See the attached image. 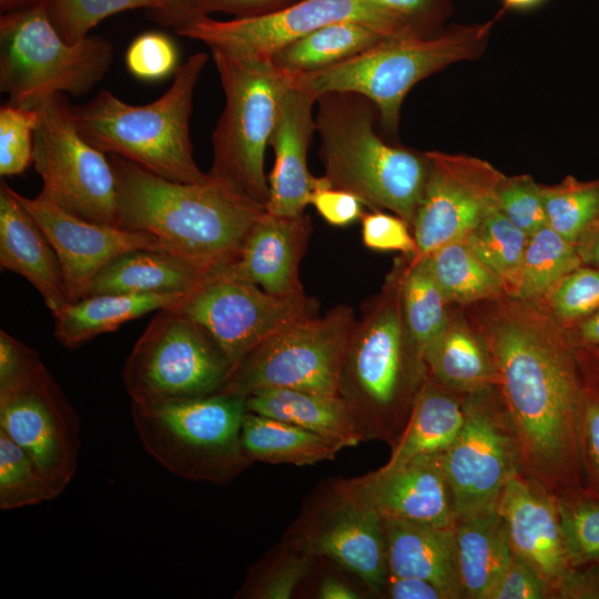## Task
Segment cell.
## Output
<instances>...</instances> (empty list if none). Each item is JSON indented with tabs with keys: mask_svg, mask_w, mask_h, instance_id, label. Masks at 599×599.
Here are the masks:
<instances>
[{
	"mask_svg": "<svg viewBox=\"0 0 599 599\" xmlns=\"http://www.w3.org/2000/svg\"><path fill=\"white\" fill-rule=\"evenodd\" d=\"M32 164L41 193L69 213L119 227L115 174L105 153L79 132L63 93L38 100Z\"/></svg>",
	"mask_w": 599,
	"mask_h": 599,
	"instance_id": "obj_12",
	"label": "cell"
},
{
	"mask_svg": "<svg viewBox=\"0 0 599 599\" xmlns=\"http://www.w3.org/2000/svg\"><path fill=\"white\" fill-rule=\"evenodd\" d=\"M427 376L423 357L410 345L400 309L394 271L382 292L369 301L352 331L337 396L347 406L364 441L393 447Z\"/></svg>",
	"mask_w": 599,
	"mask_h": 599,
	"instance_id": "obj_3",
	"label": "cell"
},
{
	"mask_svg": "<svg viewBox=\"0 0 599 599\" xmlns=\"http://www.w3.org/2000/svg\"><path fill=\"white\" fill-rule=\"evenodd\" d=\"M580 265L582 261L575 244L546 225L529 236L514 295L537 302Z\"/></svg>",
	"mask_w": 599,
	"mask_h": 599,
	"instance_id": "obj_37",
	"label": "cell"
},
{
	"mask_svg": "<svg viewBox=\"0 0 599 599\" xmlns=\"http://www.w3.org/2000/svg\"><path fill=\"white\" fill-rule=\"evenodd\" d=\"M577 437L585 486L599 491V388L588 384L579 404Z\"/></svg>",
	"mask_w": 599,
	"mask_h": 599,
	"instance_id": "obj_48",
	"label": "cell"
},
{
	"mask_svg": "<svg viewBox=\"0 0 599 599\" xmlns=\"http://www.w3.org/2000/svg\"><path fill=\"white\" fill-rule=\"evenodd\" d=\"M550 599H599V562L571 567L554 588Z\"/></svg>",
	"mask_w": 599,
	"mask_h": 599,
	"instance_id": "obj_53",
	"label": "cell"
},
{
	"mask_svg": "<svg viewBox=\"0 0 599 599\" xmlns=\"http://www.w3.org/2000/svg\"><path fill=\"white\" fill-rule=\"evenodd\" d=\"M180 19L176 32L185 26L206 16L201 14L193 4V0H172Z\"/></svg>",
	"mask_w": 599,
	"mask_h": 599,
	"instance_id": "obj_60",
	"label": "cell"
},
{
	"mask_svg": "<svg viewBox=\"0 0 599 599\" xmlns=\"http://www.w3.org/2000/svg\"><path fill=\"white\" fill-rule=\"evenodd\" d=\"M349 580L336 573L324 575L314 591L317 599H359L364 598Z\"/></svg>",
	"mask_w": 599,
	"mask_h": 599,
	"instance_id": "obj_57",
	"label": "cell"
},
{
	"mask_svg": "<svg viewBox=\"0 0 599 599\" xmlns=\"http://www.w3.org/2000/svg\"><path fill=\"white\" fill-rule=\"evenodd\" d=\"M300 0H193L196 10L207 16L223 12L235 18H250L274 12Z\"/></svg>",
	"mask_w": 599,
	"mask_h": 599,
	"instance_id": "obj_54",
	"label": "cell"
},
{
	"mask_svg": "<svg viewBox=\"0 0 599 599\" xmlns=\"http://www.w3.org/2000/svg\"><path fill=\"white\" fill-rule=\"evenodd\" d=\"M119 227L156 236L173 253L221 270L237 254L265 207L211 177L200 183L159 176L111 154Z\"/></svg>",
	"mask_w": 599,
	"mask_h": 599,
	"instance_id": "obj_2",
	"label": "cell"
},
{
	"mask_svg": "<svg viewBox=\"0 0 599 599\" xmlns=\"http://www.w3.org/2000/svg\"><path fill=\"white\" fill-rule=\"evenodd\" d=\"M219 272L162 250L128 251L104 265L83 297L98 294H190Z\"/></svg>",
	"mask_w": 599,
	"mask_h": 599,
	"instance_id": "obj_25",
	"label": "cell"
},
{
	"mask_svg": "<svg viewBox=\"0 0 599 599\" xmlns=\"http://www.w3.org/2000/svg\"><path fill=\"white\" fill-rule=\"evenodd\" d=\"M315 116L324 176L372 211L387 210L412 227L429 170L426 153L390 145L375 130L377 110L344 91L317 97Z\"/></svg>",
	"mask_w": 599,
	"mask_h": 599,
	"instance_id": "obj_4",
	"label": "cell"
},
{
	"mask_svg": "<svg viewBox=\"0 0 599 599\" xmlns=\"http://www.w3.org/2000/svg\"><path fill=\"white\" fill-rule=\"evenodd\" d=\"M464 307L491 356L520 471L556 496L583 486L577 420L586 382L565 328L508 293Z\"/></svg>",
	"mask_w": 599,
	"mask_h": 599,
	"instance_id": "obj_1",
	"label": "cell"
},
{
	"mask_svg": "<svg viewBox=\"0 0 599 599\" xmlns=\"http://www.w3.org/2000/svg\"><path fill=\"white\" fill-rule=\"evenodd\" d=\"M17 199L37 221L61 263L70 302L78 301L95 274L116 256L132 250L169 251L153 234L109 226L78 217L41 192Z\"/></svg>",
	"mask_w": 599,
	"mask_h": 599,
	"instance_id": "obj_19",
	"label": "cell"
},
{
	"mask_svg": "<svg viewBox=\"0 0 599 599\" xmlns=\"http://www.w3.org/2000/svg\"><path fill=\"white\" fill-rule=\"evenodd\" d=\"M58 496L29 454L0 430V508L33 506Z\"/></svg>",
	"mask_w": 599,
	"mask_h": 599,
	"instance_id": "obj_42",
	"label": "cell"
},
{
	"mask_svg": "<svg viewBox=\"0 0 599 599\" xmlns=\"http://www.w3.org/2000/svg\"><path fill=\"white\" fill-rule=\"evenodd\" d=\"M309 204L328 224L338 227L362 220L366 213L361 199L351 192L333 187L324 175L317 176Z\"/></svg>",
	"mask_w": 599,
	"mask_h": 599,
	"instance_id": "obj_50",
	"label": "cell"
},
{
	"mask_svg": "<svg viewBox=\"0 0 599 599\" xmlns=\"http://www.w3.org/2000/svg\"><path fill=\"white\" fill-rule=\"evenodd\" d=\"M464 395L426 376L414 399L406 426L383 466L444 453L457 437L465 418Z\"/></svg>",
	"mask_w": 599,
	"mask_h": 599,
	"instance_id": "obj_28",
	"label": "cell"
},
{
	"mask_svg": "<svg viewBox=\"0 0 599 599\" xmlns=\"http://www.w3.org/2000/svg\"><path fill=\"white\" fill-rule=\"evenodd\" d=\"M246 397L216 393L152 406L131 404L144 449L173 475L225 485L251 464L241 430Z\"/></svg>",
	"mask_w": 599,
	"mask_h": 599,
	"instance_id": "obj_8",
	"label": "cell"
},
{
	"mask_svg": "<svg viewBox=\"0 0 599 599\" xmlns=\"http://www.w3.org/2000/svg\"><path fill=\"white\" fill-rule=\"evenodd\" d=\"M362 240L373 251H398L407 255L417 253L409 224L398 215L372 211L362 217Z\"/></svg>",
	"mask_w": 599,
	"mask_h": 599,
	"instance_id": "obj_49",
	"label": "cell"
},
{
	"mask_svg": "<svg viewBox=\"0 0 599 599\" xmlns=\"http://www.w3.org/2000/svg\"><path fill=\"white\" fill-rule=\"evenodd\" d=\"M575 349L586 384L599 388V349Z\"/></svg>",
	"mask_w": 599,
	"mask_h": 599,
	"instance_id": "obj_59",
	"label": "cell"
},
{
	"mask_svg": "<svg viewBox=\"0 0 599 599\" xmlns=\"http://www.w3.org/2000/svg\"><path fill=\"white\" fill-rule=\"evenodd\" d=\"M494 23L457 26L429 37H386L346 61L291 79L316 98L333 91L365 97L375 105L383 126L395 133L402 104L412 88L453 63L478 58Z\"/></svg>",
	"mask_w": 599,
	"mask_h": 599,
	"instance_id": "obj_6",
	"label": "cell"
},
{
	"mask_svg": "<svg viewBox=\"0 0 599 599\" xmlns=\"http://www.w3.org/2000/svg\"><path fill=\"white\" fill-rule=\"evenodd\" d=\"M232 372L212 337L170 306L158 311L135 342L122 379L131 404L152 406L220 393Z\"/></svg>",
	"mask_w": 599,
	"mask_h": 599,
	"instance_id": "obj_10",
	"label": "cell"
},
{
	"mask_svg": "<svg viewBox=\"0 0 599 599\" xmlns=\"http://www.w3.org/2000/svg\"><path fill=\"white\" fill-rule=\"evenodd\" d=\"M387 18L403 35L429 37V30L441 21L449 0H366Z\"/></svg>",
	"mask_w": 599,
	"mask_h": 599,
	"instance_id": "obj_47",
	"label": "cell"
},
{
	"mask_svg": "<svg viewBox=\"0 0 599 599\" xmlns=\"http://www.w3.org/2000/svg\"><path fill=\"white\" fill-rule=\"evenodd\" d=\"M382 598L389 599H449L435 583L417 578L388 573Z\"/></svg>",
	"mask_w": 599,
	"mask_h": 599,
	"instance_id": "obj_55",
	"label": "cell"
},
{
	"mask_svg": "<svg viewBox=\"0 0 599 599\" xmlns=\"http://www.w3.org/2000/svg\"><path fill=\"white\" fill-rule=\"evenodd\" d=\"M424 363L428 377L460 395L496 383L491 356L465 316L450 314L443 333L424 352Z\"/></svg>",
	"mask_w": 599,
	"mask_h": 599,
	"instance_id": "obj_31",
	"label": "cell"
},
{
	"mask_svg": "<svg viewBox=\"0 0 599 599\" xmlns=\"http://www.w3.org/2000/svg\"><path fill=\"white\" fill-rule=\"evenodd\" d=\"M173 307L212 337L233 369L282 328L317 314L316 301L306 294L276 296L220 272Z\"/></svg>",
	"mask_w": 599,
	"mask_h": 599,
	"instance_id": "obj_15",
	"label": "cell"
},
{
	"mask_svg": "<svg viewBox=\"0 0 599 599\" xmlns=\"http://www.w3.org/2000/svg\"><path fill=\"white\" fill-rule=\"evenodd\" d=\"M316 561L284 537L248 569L235 598L290 599L311 576Z\"/></svg>",
	"mask_w": 599,
	"mask_h": 599,
	"instance_id": "obj_36",
	"label": "cell"
},
{
	"mask_svg": "<svg viewBox=\"0 0 599 599\" xmlns=\"http://www.w3.org/2000/svg\"><path fill=\"white\" fill-rule=\"evenodd\" d=\"M448 305H471L507 293L504 281L465 240L446 243L425 255Z\"/></svg>",
	"mask_w": 599,
	"mask_h": 599,
	"instance_id": "obj_35",
	"label": "cell"
},
{
	"mask_svg": "<svg viewBox=\"0 0 599 599\" xmlns=\"http://www.w3.org/2000/svg\"><path fill=\"white\" fill-rule=\"evenodd\" d=\"M312 223L304 212L283 216L264 211L247 232L235 257L219 272L291 297L304 295L300 263L307 250Z\"/></svg>",
	"mask_w": 599,
	"mask_h": 599,
	"instance_id": "obj_22",
	"label": "cell"
},
{
	"mask_svg": "<svg viewBox=\"0 0 599 599\" xmlns=\"http://www.w3.org/2000/svg\"><path fill=\"white\" fill-rule=\"evenodd\" d=\"M0 430L38 465L60 495L72 480L79 458V417L48 368L0 390Z\"/></svg>",
	"mask_w": 599,
	"mask_h": 599,
	"instance_id": "obj_16",
	"label": "cell"
},
{
	"mask_svg": "<svg viewBox=\"0 0 599 599\" xmlns=\"http://www.w3.org/2000/svg\"><path fill=\"white\" fill-rule=\"evenodd\" d=\"M408 256L406 265L403 268L397 265L395 270L402 317L410 345L424 359V352L449 321V305L430 274L425 256Z\"/></svg>",
	"mask_w": 599,
	"mask_h": 599,
	"instance_id": "obj_34",
	"label": "cell"
},
{
	"mask_svg": "<svg viewBox=\"0 0 599 599\" xmlns=\"http://www.w3.org/2000/svg\"><path fill=\"white\" fill-rule=\"evenodd\" d=\"M225 95L212 135L211 177L265 207L268 181L265 151L291 77L271 60L211 49Z\"/></svg>",
	"mask_w": 599,
	"mask_h": 599,
	"instance_id": "obj_7",
	"label": "cell"
},
{
	"mask_svg": "<svg viewBox=\"0 0 599 599\" xmlns=\"http://www.w3.org/2000/svg\"><path fill=\"white\" fill-rule=\"evenodd\" d=\"M547 225L576 244L599 222V179L579 181L566 176L555 185H542Z\"/></svg>",
	"mask_w": 599,
	"mask_h": 599,
	"instance_id": "obj_39",
	"label": "cell"
},
{
	"mask_svg": "<svg viewBox=\"0 0 599 599\" xmlns=\"http://www.w3.org/2000/svg\"><path fill=\"white\" fill-rule=\"evenodd\" d=\"M454 540L463 597L487 599L512 555L498 506L457 518Z\"/></svg>",
	"mask_w": 599,
	"mask_h": 599,
	"instance_id": "obj_27",
	"label": "cell"
},
{
	"mask_svg": "<svg viewBox=\"0 0 599 599\" xmlns=\"http://www.w3.org/2000/svg\"><path fill=\"white\" fill-rule=\"evenodd\" d=\"M386 37L376 28L359 21H336L287 44L271 61L288 75L311 73L346 61Z\"/></svg>",
	"mask_w": 599,
	"mask_h": 599,
	"instance_id": "obj_33",
	"label": "cell"
},
{
	"mask_svg": "<svg viewBox=\"0 0 599 599\" xmlns=\"http://www.w3.org/2000/svg\"><path fill=\"white\" fill-rule=\"evenodd\" d=\"M544 0H502L504 10H526L540 4Z\"/></svg>",
	"mask_w": 599,
	"mask_h": 599,
	"instance_id": "obj_62",
	"label": "cell"
},
{
	"mask_svg": "<svg viewBox=\"0 0 599 599\" xmlns=\"http://www.w3.org/2000/svg\"><path fill=\"white\" fill-rule=\"evenodd\" d=\"M575 348L599 349V311L565 328Z\"/></svg>",
	"mask_w": 599,
	"mask_h": 599,
	"instance_id": "obj_56",
	"label": "cell"
},
{
	"mask_svg": "<svg viewBox=\"0 0 599 599\" xmlns=\"http://www.w3.org/2000/svg\"><path fill=\"white\" fill-rule=\"evenodd\" d=\"M136 8L153 10L160 20L175 30L180 24L172 0H54L50 14L62 38L74 43L106 17Z\"/></svg>",
	"mask_w": 599,
	"mask_h": 599,
	"instance_id": "obj_40",
	"label": "cell"
},
{
	"mask_svg": "<svg viewBox=\"0 0 599 599\" xmlns=\"http://www.w3.org/2000/svg\"><path fill=\"white\" fill-rule=\"evenodd\" d=\"M54 0H0L1 13L26 10L41 4L51 8Z\"/></svg>",
	"mask_w": 599,
	"mask_h": 599,
	"instance_id": "obj_61",
	"label": "cell"
},
{
	"mask_svg": "<svg viewBox=\"0 0 599 599\" xmlns=\"http://www.w3.org/2000/svg\"><path fill=\"white\" fill-rule=\"evenodd\" d=\"M316 100L313 93L296 87L291 79L270 141L275 162L267 177L270 196L265 211L268 213L298 215L311 203L317 176L308 169L307 153L316 131L313 115Z\"/></svg>",
	"mask_w": 599,
	"mask_h": 599,
	"instance_id": "obj_23",
	"label": "cell"
},
{
	"mask_svg": "<svg viewBox=\"0 0 599 599\" xmlns=\"http://www.w3.org/2000/svg\"><path fill=\"white\" fill-rule=\"evenodd\" d=\"M0 267L33 285L51 314L70 303L53 246L4 182L0 185Z\"/></svg>",
	"mask_w": 599,
	"mask_h": 599,
	"instance_id": "obj_24",
	"label": "cell"
},
{
	"mask_svg": "<svg viewBox=\"0 0 599 599\" xmlns=\"http://www.w3.org/2000/svg\"><path fill=\"white\" fill-rule=\"evenodd\" d=\"M191 55L174 73L171 87L144 105L125 103L101 90L85 104L71 106L82 136L104 153L119 155L167 180L200 183L209 175L197 166L190 136L193 95L207 61Z\"/></svg>",
	"mask_w": 599,
	"mask_h": 599,
	"instance_id": "obj_5",
	"label": "cell"
},
{
	"mask_svg": "<svg viewBox=\"0 0 599 599\" xmlns=\"http://www.w3.org/2000/svg\"><path fill=\"white\" fill-rule=\"evenodd\" d=\"M498 209L529 236L547 225L540 184L529 175L505 177L498 192Z\"/></svg>",
	"mask_w": 599,
	"mask_h": 599,
	"instance_id": "obj_45",
	"label": "cell"
},
{
	"mask_svg": "<svg viewBox=\"0 0 599 599\" xmlns=\"http://www.w3.org/2000/svg\"><path fill=\"white\" fill-rule=\"evenodd\" d=\"M426 155L428 177L412 225L418 256L465 238L498 207V192L506 177L475 156L439 151Z\"/></svg>",
	"mask_w": 599,
	"mask_h": 599,
	"instance_id": "obj_17",
	"label": "cell"
},
{
	"mask_svg": "<svg viewBox=\"0 0 599 599\" xmlns=\"http://www.w3.org/2000/svg\"><path fill=\"white\" fill-rule=\"evenodd\" d=\"M557 502L570 566L599 562V491L583 485L559 494Z\"/></svg>",
	"mask_w": 599,
	"mask_h": 599,
	"instance_id": "obj_41",
	"label": "cell"
},
{
	"mask_svg": "<svg viewBox=\"0 0 599 599\" xmlns=\"http://www.w3.org/2000/svg\"><path fill=\"white\" fill-rule=\"evenodd\" d=\"M251 413L276 418L352 447L364 441L347 406L337 395L292 388H267L246 396Z\"/></svg>",
	"mask_w": 599,
	"mask_h": 599,
	"instance_id": "obj_29",
	"label": "cell"
},
{
	"mask_svg": "<svg viewBox=\"0 0 599 599\" xmlns=\"http://www.w3.org/2000/svg\"><path fill=\"white\" fill-rule=\"evenodd\" d=\"M355 323L347 305L293 322L246 355L220 393L246 397L267 388H292L337 395Z\"/></svg>",
	"mask_w": 599,
	"mask_h": 599,
	"instance_id": "obj_11",
	"label": "cell"
},
{
	"mask_svg": "<svg viewBox=\"0 0 599 599\" xmlns=\"http://www.w3.org/2000/svg\"><path fill=\"white\" fill-rule=\"evenodd\" d=\"M463 240L504 281L507 293L514 295L529 235L496 207Z\"/></svg>",
	"mask_w": 599,
	"mask_h": 599,
	"instance_id": "obj_38",
	"label": "cell"
},
{
	"mask_svg": "<svg viewBox=\"0 0 599 599\" xmlns=\"http://www.w3.org/2000/svg\"><path fill=\"white\" fill-rule=\"evenodd\" d=\"M42 367L44 364L35 349L0 331V390L24 383Z\"/></svg>",
	"mask_w": 599,
	"mask_h": 599,
	"instance_id": "obj_51",
	"label": "cell"
},
{
	"mask_svg": "<svg viewBox=\"0 0 599 599\" xmlns=\"http://www.w3.org/2000/svg\"><path fill=\"white\" fill-rule=\"evenodd\" d=\"M128 71L143 81H160L179 68L175 43L165 33L148 31L138 35L125 53Z\"/></svg>",
	"mask_w": 599,
	"mask_h": 599,
	"instance_id": "obj_46",
	"label": "cell"
},
{
	"mask_svg": "<svg viewBox=\"0 0 599 599\" xmlns=\"http://www.w3.org/2000/svg\"><path fill=\"white\" fill-rule=\"evenodd\" d=\"M583 265L599 270V222L575 244Z\"/></svg>",
	"mask_w": 599,
	"mask_h": 599,
	"instance_id": "obj_58",
	"label": "cell"
},
{
	"mask_svg": "<svg viewBox=\"0 0 599 599\" xmlns=\"http://www.w3.org/2000/svg\"><path fill=\"white\" fill-rule=\"evenodd\" d=\"M487 599H549V591L538 573L512 554Z\"/></svg>",
	"mask_w": 599,
	"mask_h": 599,
	"instance_id": "obj_52",
	"label": "cell"
},
{
	"mask_svg": "<svg viewBox=\"0 0 599 599\" xmlns=\"http://www.w3.org/2000/svg\"><path fill=\"white\" fill-rule=\"evenodd\" d=\"M464 423L441 454L456 519L498 506L520 471L519 450L495 386L464 395Z\"/></svg>",
	"mask_w": 599,
	"mask_h": 599,
	"instance_id": "obj_14",
	"label": "cell"
},
{
	"mask_svg": "<svg viewBox=\"0 0 599 599\" xmlns=\"http://www.w3.org/2000/svg\"><path fill=\"white\" fill-rule=\"evenodd\" d=\"M241 441L252 463L295 466L332 460L344 448L300 426L248 410L243 419Z\"/></svg>",
	"mask_w": 599,
	"mask_h": 599,
	"instance_id": "obj_32",
	"label": "cell"
},
{
	"mask_svg": "<svg viewBox=\"0 0 599 599\" xmlns=\"http://www.w3.org/2000/svg\"><path fill=\"white\" fill-rule=\"evenodd\" d=\"M343 20L369 24L387 37L402 35L366 0H300L271 13L227 21L206 16L177 33L205 43L210 50L271 60L287 44L325 24Z\"/></svg>",
	"mask_w": 599,
	"mask_h": 599,
	"instance_id": "obj_18",
	"label": "cell"
},
{
	"mask_svg": "<svg viewBox=\"0 0 599 599\" xmlns=\"http://www.w3.org/2000/svg\"><path fill=\"white\" fill-rule=\"evenodd\" d=\"M112 61L113 45L105 38L65 41L49 6L1 13L0 90L10 103L32 106L57 93L83 95L104 78Z\"/></svg>",
	"mask_w": 599,
	"mask_h": 599,
	"instance_id": "obj_9",
	"label": "cell"
},
{
	"mask_svg": "<svg viewBox=\"0 0 599 599\" xmlns=\"http://www.w3.org/2000/svg\"><path fill=\"white\" fill-rule=\"evenodd\" d=\"M564 328L599 311V270L580 265L536 302Z\"/></svg>",
	"mask_w": 599,
	"mask_h": 599,
	"instance_id": "obj_43",
	"label": "cell"
},
{
	"mask_svg": "<svg viewBox=\"0 0 599 599\" xmlns=\"http://www.w3.org/2000/svg\"><path fill=\"white\" fill-rule=\"evenodd\" d=\"M383 522L388 573L428 580L449 599H464L456 566L454 526L436 527L384 517Z\"/></svg>",
	"mask_w": 599,
	"mask_h": 599,
	"instance_id": "obj_26",
	"label": "cell"
},
{
	"mask_svg": "<svg viewBox=\"0 0 599 599\" xmlns=\"http://www.w3.org/2000/svg\"><path fill=\"white\" fill-rule=\"evenodd\" d=\"M511 552L532 568L551 592L571 568L557 496L536 479L517 473L498 502Z\"/></svg>",
	"mask_w": 599,
	"mask_h": 599,
	"instance_id": "obj_21",
	"label": "cell"
},
{
	"mask_svg": "<svg viewBox=\"0 0 599 599\" xmlns=\"http://www.w3.org/2000/svg\"><path fill=\"white\" fill-rule=\"evenodd\" d=\"M441 454L420 456L393 467L382 466L343 480L356 497L384 518L453 527L456 514Z\"/></svg>",
	"mask_w": 599,
	"mask_h": 599,
	"instance_id": "obj_20",
	"label": "cell"
},
{
	"mask_svg": "<svg viewBox=\"0 0 599 599\" xmlns=\"http://www.w3.org/2000/svg\"><path fill=\"white\" fill-rule=\"evenodd\" d=\"M284 537L356 577L369 595L383 597L388 577L383 517L343 479L318 487Z\"/></svg>",
	"mask_w": 599,
	"mask_h": 599,
	"instance_id": "obj_13",
	"label": "cell"
},
{
	"mask_svg": "<svg viewBox=\"0 0 599 599\" xmlns=\"http://www.w3.org/2000/svg\"><path fill=\"white\" fill-rule=\"evenodd\" d=\"M38 111L7 102L0 108V175L22 174L33 161Z\"/></svg>",
	"mask_w": 599,
	"mask_h": 599,
	"instance_id": "obj_44",
	"label": "cell"
},
{
	"mask_svg": "<svg viewBox=\"0 0 599 599\" xmlns=\"http://www.w3.org/2000/svg\"><path fill=\"white\" fill-rule=\"evenodd\" d=\"M185 294H98L70 302L52 313L54 336L65 347H78L122 324L176 305Z\"/></svg>",
	"mask_w": 599,
	"mask_h": 599,
	"instance_id": "obj_30",
	"label": "cell"
}]
</instances>
